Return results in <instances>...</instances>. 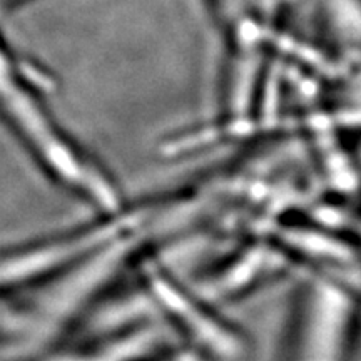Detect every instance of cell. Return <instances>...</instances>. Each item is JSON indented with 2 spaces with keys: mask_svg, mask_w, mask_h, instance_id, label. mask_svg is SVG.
I'll return each mask as SVG.
<instances>
[{
  "mask_svg": "<svg viewBox=\"0 0 361 361\" xmlns=\"http://www.w3.org/2000/svg\"><path fill=\"white\" fill-rule=\"evenodd\" d=\"M0 114L16 129L30 149L42 157L47 166L57 169L64 179L94 197L99 206L114 209L116 191L109 180L89 164L82 154L75 151L64 133L44 109L37 94L32 90L22 66L13 57L11 49L0 39Z\"/></svg>",
  "mask_w": 361,
  "mask_h": 361,
  "instance_id": "obj_1",
  "label": "cell"
}]
</instances>
